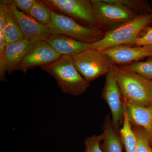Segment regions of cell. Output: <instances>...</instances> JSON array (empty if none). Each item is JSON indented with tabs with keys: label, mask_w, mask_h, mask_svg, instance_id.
I'll list each match as a JSON object with an SVG mask.
<instances>
[{
	"label": "cell",
	"mask_w": 152,
	"mask_h": 152,
	"mask_svg": "<svg viewBox=\"0 0 152 152\" xmlns=\"http://www.w3.org/2000/svg\"><path fill=\"white\" fill-rule=\"evenodd\" d=\"M102 98L108 105L112 114V121L115 129L118 132L124 121V97L115 77L113 68L106 75L102 91Z\"/></svg>",
	"instance_id": "8"
},
{
	"label": "cell",
	"mask_w": 152,
	"mask_h": 152,
	"mask_svg": "<svg viewBox=\"0 0 152 152\" xmlns=\"http://www.w3.org/2000/svg\"><path fill=\"white\" fill-rule=\"evenodd\" d=\"M61 56L46 41H39L28 51L14 71H20L25 73L28 70L53 62Z\"/></svg>",
	"instance_id": "10"
},
{
	"label": "cell",
	"mask_w": 152,
	"mask_h": 152,
	"mask_svg": "<svg viewBox=\"0 0 152 152\" xmlns=\"http://www.w3.org/2000/svg\"><path fill=\"white\" fill-rule=\"evenodd\" d=\"M123 126L120 129V137L126 152H135L137 145V137L128 117L124 103Z\"/></svg>",
	"instance_id": "16"
},
{
	"label": "cell",
	"mask_w": 152,
	"mask_h": 152,
	"mask_svg": "<svg viewBox=\"0 0 152 152\" xmlns=\"http://www.w3.org/2000/svg\"><path fill=\"white\" fill-rule=\"evenodd\" d=\"M51 21L48 26L51 34L68 36L82 42L94 43L103 37L99 29L87 27L69 17L52 11Z\"/></svg>",
	"instance_id": "5"
},
{
	"label": "cell",
	"mask_w": 152,
	"mask_h": 152,
	"mask_svg": "<svg viewBox=\"0 0 152 152\" xmlns=\"http://www.w3.org/2000/svg\"><path fill=\"white\" fill-rule=\"evenodd\" d=\"M103 139L101 148L104 152H123V145L121 137L114 128L109 114L106 117L103 126Z\"/></svg>",
	"instance_id": "15"
},
{
	"label": "cell",
	"mask_w": 152,
	"mask_h": 152,
	"mask_svg": "<svg viewBox=\"0 0 152 152\" xmlns=\"http://www.w3.org/2000/svg\"><path fill=\"white\" fill-rule=\"evenodd\" d=\"M132 126L137 140L135 152H152L149 135L147 131L141 127Z\"/></svg>",
	"instance_id": "20"
},
{
	"label": "cell",
	"mask_w": 152,
	"mask_h": 152,
	"mask_svg": "<svg viewBox=\"0 0 152 152\" xmlns=\"http://www.w3.org/2000/svg\"><path fill=\"white\" fill-rule=\"evenodd\" d=\"M46 42L61 56H73L91 49V44L79 42L64 35L51 34Z\"/></svg>",
	"instance_id": "12"
},
{
	"label": "cell",
	"mask_w": 152,
	"mask_h": 152,
	"mask_svg": "<svg viewBox=\"0 0 152 152\" xmlns=\"http://www.w3.org/2000/svg\"><path fill=\"white\" fill-rule=\"evenodd\" d=\"M72 57L79 72L90 82L107 75L115 65L103 52L95 49H88Z\"/></svg>",
	"instance_id": "6"
},
{
	"label": "cell",
	"mask_w": 152,
	"mask_h": 152,
	"mask_svg": "<svg viewBox=\"0 0 152 152\" xmlns=\"http://www.w3.org/2000/svg\"><path fill=\"white\" fill-rule=\"evenodd\" d=\"M152 21V13L139 15L116 28L104 33L101 40L91 44V49L102 51L118 46L131 45Z\"/></svg>",
	"instance_id": "3"
},
{
	"label": "cell",
	"mask_w": 152,
	"mask_h": 152,
	"mask_svg": "<svg viewBox=\"0 0 152 152\" xmlns=\"http://www.w3.org/2000/svg\"><path fill=\"white\" fill-rule=\"evenodd\" d=\"M149 25H152V21L151 22V24Z\"/></svg>",
	"instance_id": "26"
},
{
	"label": "cell",
	"mask_w": 152,
	"mask_h": 152,
	"mask_svg": "<svg viewBox=\"0 0 152 152\" xmlns=\"http://www.w3.org/2000/svg\"><path fill=\"white\" fill-rule=\"evenodd\" d=\"M103 139L102 133L99 135H93L87 138L85 141V152H104L101 148V142Z\"/></svg>",
	"instance_id": "22"
},
{
	"label": "cell",
	"mask_w": 152,
	"mask_h": 152,
	"mask_svg": "<svg viewBox=\"0 0 152 152\" xmlns=\"http://www.w3.org/2000/svg\"><path fill=\"white\" fill-rule=\"evenodd\" d=\"M115 65L123 66L152 57V46L122 45L102 51Z\"/></svg>",
	"instance_id": "11"
},
{
	"label": "cell",
	"mask_w": 152,
	"mask_h": 152,
	"mask_svg": "<svg viewBox=\"0 0 152 152\" xmlns=\"http://www.w3.org/2000/svg\"><path fill=\"white\" fill-rule=\"evenodd\" d=\"M36 42L24 39L6 45L4 56L6 72L11 74L14 72L16 67Z\"/></svg>",
	"instance_id": "14"
},
{
	"label": "cell",
	"mask_w": 152,
	"mask_h": 152,
	"mask_svg": "<svg viewBox=\"0 0 152 152\" xmlns=\"http://www.w3.org/2000/svg\"><path fill=\"white\" fill-rule=\"evenodd\" d=\"M139 15L152 14V8L148 2L144 0H115Z\"/></svg>",
	"instance_id": "21"
},
{
	"label": "cell",
	"mask_w": 152,
	"mask_h": 152,
	"mask_svg": "<svg viewBox=\"0 0 152 152\" xmlns=\"http://www.w3.org/2000/svg\"><path fill=\"white\" fill-rule=\"evenodd\" d=\"M150 86H151V93L152 96V80H150Z\"/></svg>",
	"instance_id": "25"
},
{
	"label": "cell",
	"mask_w": 152,
	"mask_h": 152,
	"mask_svg": "<svg viewBox=\"0 0 152 152\" xmlns=\"http://www.w3.org/2000/svg\"><path fill=\"white\" fill-rule=\"evenodd\" d=\"M4 34L6 45L24 39L21 31L14 20L8 5L6 13L5 25Z\"/></svg>",
	"instance_id": "17"
},
{
	"label": "cell",
	"mask_w": 152,
	"mask_h": 152,
	"mask_svg": "<svg viewBox=\"0 0 152 152\" xmlns=\"http://www.w3.org/2000/svg\"><path fill=\"white\" fill-rule=\"evenodd\" d=\"M36 0H14V4L21 12L29 16L30 11Z\"/></svg>",
	"instance_id": "24"
},
{
	"label": "cell",
	"mask_w": 152,
	"mask_h": 152,
	"mask_svg": "<svg viewBox=\"0 0 152 152\" xmlns=\"http://www.w3.org/2000/svg\"><path fill=\"white\" fill-rule=\"evenodd\" d=\"M52 11L43 1L36 0L30 11L29 16L40 23L48 27L51 21Z\"/></svg>",
	"instance_id": "18"
},
{
	"label": "cell",
	"mask_w": 152,
	"mask_h": 152,
	"mask_svg": "<svg viewBox=\"0 0 152 152\" xmlns=\"http://www.w3.org/2000/svg\"><path fill=\"white\" fill-rule=\"evenodd\" d=\"M43 1L52 11L69 17L87 27L99 29L91 0Z\"/></svg>",
	"instance_id": "7"
},
{
	"label": "cell",
	"mask_w": 152,
	"mask_h": 152,
	"mask_svg": "<svg viewBox=\"0 0 152 152\" xmlns=\"http://www.w3.org/2000/svg\"><path fill=\"white\" fill-rule=\"evenodd\" d=\"M131 45L139 46H152V25L146 27Z\"/></svg>",
	"instance_id": "23"
},
{
	"label": "cell",
	"mask_w": 152,
	"mask_h": 152,
	"mask_svg": "<svg viewBox=\"0 0 152 152\" xmlns=\"http://www.w3.org/2000/svg\"><path fill=\"white\" fill-rule=\"evenodd\" d=\"M123 66L135 72L147 80H152V57L148 58L145 61H139Z\"/></svg>",
	"instance_id": "19"
},
{
	"label": "cell",
	"mask_w": 152,
	"mask_h": 152,
	"mask_svg": "<svg viewBox=\"0 0 152 152\" xmlns=\"http://www.w3.org/2000/svg\"><path fill=\"white\" fill-rule=\"evenodd\" d=\"M113 70L124 99L139 105L151 104L149 80L123 66L115 65Z\"/></svg>",
	"instance_id": "2"
},
{
	"label": "cell",
	"mask_w": 152,
	"mask_h": 152,
	"mask_svg": "<svg viewBox=\"0 0 152 152\" xmlns=\"http://www.w3.org/2000/svg\"><path fill=\"white\" fill-rule=\"evenodd\" d=\"M128 117L132 124L143 128L149 134L152 148V104L139 105L124 99Z\"/></svg>",
	"instance_id": "13"
},
{
	"label": "cell",
	"mask_w": 152,
	"mask_h": 152,
	"mask_svg": "<svg viewBox=\"0 0 152 152\" xmlns=\"http://www.w3.org/2000/svg\"><path fill=\"white\" fill-rule=\"evenodd\" d=\"M98 28L105 33L139 16L115 0H91Z\"/></svg>",
	"instance_id": "4"
},
{
	"label": "cell",
	"mask_w": 152,
	"mask_h": 152,
	"mask_svg": "<svg viewBox=\"0 0 152 152\" xmlns=\"http://www.w3.org/2000/svg\"><path fill=\"white\" fill-rule=\"evenodd\" d=\"M40 68L55 78L64 94L80 96L90 86V82L80 74L70 56L62 55L56 61Z\"/></svg>",
	"instance_id": "1"
},
{
	"label": "cell",
	"mask_w": 152,
	"mask_h": 152,
	"mask_svg": "<svg viewBox=\"0 0 152 152\" xmlns=\"http://www.w3.org/2000/svg\"><path fill=\"white\" fill-rule=\"evenodd\" d=\"M8 5L14 20L21 31L24 39L32 42L46 41L51 34L48 27L19 10L13 1H4Z\"/></svg>",
	"instance_id": "9"
}]
</instances>
